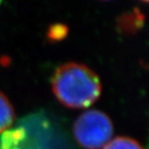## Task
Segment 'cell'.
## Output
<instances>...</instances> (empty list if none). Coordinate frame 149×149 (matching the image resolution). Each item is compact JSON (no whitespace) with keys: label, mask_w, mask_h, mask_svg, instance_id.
<instances>
[{"label":"cell","mask_w":149,"mask_h":149,"mask_svg":"<svg viewBox=\"0 0 149 149\" xmlns=\"http://www.w3.org/2000/svg\"><path fill=\"white\" fill-rule=\"evenodd\" d=\"M56 98L68 108H87L102 93V83L97 74L80 63L68 62L59 66L51 79Z\"/></svg>","instance_id":"6da1fadb"},{"label":"cell","mask_w":149,"mask_h":149,"mask_svg":"<svg viewBox=\"0 0 149 149\" xmlns=\"http://www.w3.org/2000/svg\"><path fill=\"white\" fill-rule=\"evenodd\" d=\"M77 143L86 149H100L107 145L113 134V125L107 114L97 110L82 113L73 126Z\"/></svg>","instance_id":"7a4b0ae2"},{"label":"cell","mask_w":149,"mask_h":149,"mask_svg":"<svg viewBox=\"0 0 149 149\" xmlns=\"http://www.w3.org/2000/svg\"><path fill=\"white\" fill-rule=\"evenodd\" d=\"M24 127L6 130L0 138V149H39Z\"/></svg>","instance_id":"3957f363"},{"label":"cell","mask_w":149,"mask_h":149,"mask_svg":"<svg viewBox=\"0 0 149 149\" xmlns=\"http://www.w3.org/2000/svg\"><path fill=\"white\" fill-rule=\"evenodd\" d=\"M15 120L13 105L6 95L0 92V134L7 130Z\"/></svg>","instance_id":"277c9868"},{"label":"cell","mask_w":149,"mask_h":149,"mask_svg":"<svg viewBox=\"0 0 149 149\" xmlns=\"http://www.w3.org/2000/svg\"><path fill=\"white\" fill-rule=\"evenodd\" d=\"M143 23V15L137 10H134L133 13L122 15L119 21V28L120 31L125 33H133L136 30L140 29Z\"/></svg>","instance_id":"5b68a950"},{"label":"cell","mask_w":149,"mask_h":149,"mask_svg":"<svg viewBox=\"0 0 149 149\" xmlns=\"http://www.w3.org/2000/svg\"><path fill=\"white\" fill-rule=\"evenodd\" d=\"M103 149H144L136 140L127 136H118L111 140Z\"/></svg>","instance_id":"8992f818"},{"label":"cell","mask_w":149,"mask_h":149,"mask_svg":"<svg viewBox=\"0 0 149 149\" xmlns=\"http://www.w3.org/2000/svg\"><path fill=\"white\" fill-rule=\"evenodd\" d=\"M67 28L64 25H54L49 30V38L53 40H60L67 33Z\"/></svg>","instance_id":"52a82bcc"}]
</instances>
